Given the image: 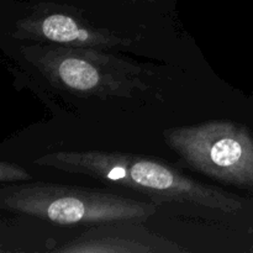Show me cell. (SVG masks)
<instances>
[{"label": "cell", "mask_w": 253, "mask_h": 253, "mask_svg": "<svg viewBox=\"0 0 253 253\" xmlns=\"http://www.w3.org/2000/svg\"><path fill=\"white\" fill-rule=\"evenodd\" d=\"M0 208L62 226H96L119 221L145 222L157 205L109 190L34 182L4 185Z\"/></svg>", "instance_id": "2"}, {"label": "cell", "mask_w": 253, "mask_h": 253, "mask_svg": "<svg viewBox=\"0 0 253 253\" xmlns=\"http://www.w3.org/2000/svg\"><path fill=\"white\" fill-rule=\"evenodd\" d=\"M167 145L193 169L224 184L253 188V135L232 121L168 128Z\"/></svg>", "instance_id": "4"}, {"label": "cell", "mask_w": 253, "mask_h": 253, "mask_svg": "<svg viewBox=\"0 0 253 253\" xmlns=\"http://www.w3.org/2000/svg\"><path fill=\"white\" fill-rule=\"evenodd\" d=\"M21 54L52 85L82 98L130 96L147 89L138 64L103 49L37 42L22 47Z\"/></svg>", "instance_id": "3"}, {"label": "cell", "mask_w": 253, "mask_h": 253, "mask_svg": "<svg viewBox=\"0 0 253 253\" xmlns=\"http://www.w3.org/2000/svg\"><path fill=\"white\" fill-rule=\"evenodd\" d=\"M34 165L72 174L95 178L105 184L126 188L156 204L182 203L235 214L242 202L217 187L193 179L167 162L133 153L106 151H61L34 160Z\"/></svg>", "instance_id": "1"}, {"label": "cell", "mask_w": 253, "mask_h": 253, "mask_svg": "<svg viewBox=\"0 0 253 253\" xmlns=\"http://www.w3.org/2000/svg\"><path fill=\"white\" fill-rule=\"evenodd\" d=\"M142 222L119 221L96 225L54 251L64 253H169L187 252L175 242L156 235Z\"/></svg>", "instance_id": "6"}, {"label": "cell", "mask_w": 253, "mask_h": 253, "mask_svg": "<svg viewBox=\"0 0 253 253\" xmlns=\"http://www.w3.org/2000/svg\"><path fill=\"white\" fill-rule=\"evenodd\" d=\"M11 36L39 43L103 51L127 47L131 43V40L89 22L78 10L54 4H41L34 7L26 16L15 22Z\"/></svg>", "instance_id": "5"}, {"label": "cell", "mask_w": 253, "mask_h": 253, "mask_svg": "<svg viewBox=\"0 0 253 253\" xmlns=\"http://www.w3.org/2000/svg\"><path fill=\"white\" fill-rule=\"evenodd\" d=\"M31 175L26 172L22 167L16 166L15 163L0 162V182L2 184H11V183H21L29 180Z\"/></svg>", "instance_id": "7"}]
</instances>
